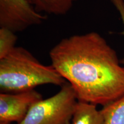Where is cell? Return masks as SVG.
<instances>
[{
    "mask_svg": "<svg viewBox=\"0 0 124 124\" xmlns=\"http://www.w3.org/2000/svg\"><path fill=\"white\" fill-rule=\"evenodd\" d=\"M16 33L5 28H0V59L7 56L16 46Z\"/></svg>",
    "mask_w": 124,
    "mask_h": 124,
    "instance_id": "9c48e42d",
    "label": "cell"
},
{
    "mask_svg": "<svg viewBox=\"0 0 124 124\" xmlns=\"http://www.w3.org/2000/svg\"><path fill=\"white\" fill-rule=\"evenodd\" d=\"M37 11L44 15L63 16L71 10L78 0H29Z\"/></svg>",
    "mask_w": 124,
    "mask_h": 124,
    "instance_id": "52a82bcc",
    "label": "cell"
},
{
    "mask_svg": "<svg viewBox=\"0 0 124 124\" xmlns=\"http://www.w3.org/2000/svg\"><path fill=\"white\" fill-rule=\"evenodd\" d=\"M49 54L51 65L71 85L79 101L105 106L124 96V67L100 33L63 39Z\"/></svg>",
    "mask_w": 124,
    "mask_h": 124,
    "instance_id": "6da1fadb",
    "label": "cell"
},
{
    "mask_svg": "<svg viewBox=\"0 0 124 124\" xmlns=\"http://www.w3.org/2000/svg\"><path fill=\"white\" fill-rule=\"evenodd\" d=\"M101 111L95 105L83 101L78 102L71 124H103Z\"/></svg>",
    "mask_w": 124,
    "mask_h": 124,
    "instance_id": "8992f818",
    "label": "cell"
},
{
    "mask_svg": "<svg viewBox=\"0 0 124 124\" xmlns=\"http://www.w3.org/2000/svg\"><path fill=\"white\" fill-rule=\"evenodd\" d=\"M66 80L52 65L43 64L27 49L15 46L0 59L1 93H17L52 84L62 86Z\"/></svg>",
    "mask_w": 124,
    "mask_h": 124,
    "instance_id": "7a4b0ae2",
    "label": "cell"
},
{
    "mask_svg": "<svg viewBox=\"0 0 124 124\" xmlns=\"http://www.w3.org/2000/svg\"><path fill=\"white\" fill-rule=\"evenodd\" d=\"M41 100V94L35 89L17 93H1L0 124L20 123L32 106Z\"/></svg>",
    "mask_w": 124,
    "mask_h": 124,
    "instance_id": "5b68a950",
    "label": "cell"
},
{
    "mask_svg": "<svg viewBox=\"0 0 124 124\" xmlns=\"http://www.w3.org/2000/svg\"><path fill=\"white\" fill-rule=\"evenodd\" d=\"M101 111L103 124H124V96L103 106Z\"/></svg>",
    "mask_w": 124,
    "mask_h": 124,
    "instance_id": "ba28073f",
    "label": "cell"
},
{
    "mask_svg": "<svg viewBox=\"0 0 124 124\" xmlns=\"http://www.w3.org/2000/svg\"><path fill=\"white\" fill-rule=\"evenodd\" d=\"M112 4L114 5V7L117 9V10L119 12L121 17L122 20V22L124 25V2L123 0H110ZM122 35L124 36V30L122 32ZM124 67V59L122 61Z\"/></svg>",
    "mask_w": 124,
    "mask_h": 124,
    "instance_id": "30bf717a",
    "label": "cell"
},
{
    "mask_svg": "<svg viewBox=\"0 0 124 124\" xmlns=\"http://www.w3.org/2000/svg\"><path fill=\"white\" fill-rule=\"evenodd\" d=\"M47 16L37 11L29 0H0V28L15 33L38 25Z\"/></svg>",
    "mask_w": 124,
    "mask_h": 124,
    "instance_id": "277c9868",
    "label": "cell"
},
{
    "mask_svg": "<svg viewBox=\"0 0 124 124\" xmlns=\"http://www.w3.org/2000/svg\"><path fill=\"white\" fill-rule=\"evenodd\" d=\"M61 87L55 95L35 103L18 124H71L78 100L69 82Z\"/></svg>",
    "mask_w": 124,
    "mask_h": 124,
    "instance_id": "3957f363",
    "label": "cell"
},
{
    "mask_svg": "<svg viewBox=\"0 0 124 124\" xmlns=\"http://www.w3.org/2000/svg\"><path fill=\"white\" fill-rule=\"evenodd\" d=\"M123 1H124V0H123Z\"/></svg>",
    "mask_w": 124,
    "mask_h": 124,
    "instance_id": "8fae6325",
    "label": "cell"
}]
</instances>
